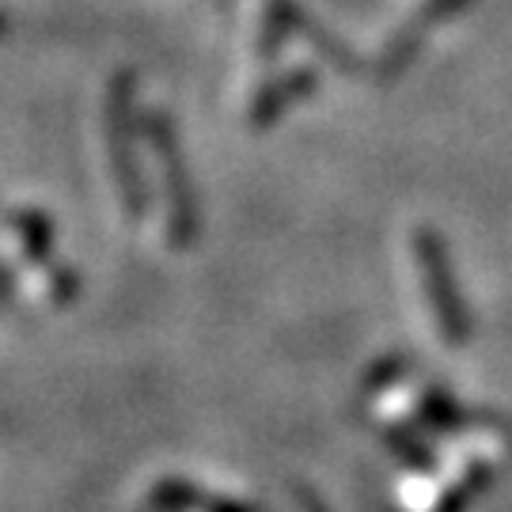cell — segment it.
I'll list each match as a JSON object with an SVG mask.
<instances>
[{
  "mask_svg": "<svg viewBox=\"0 0 512 512\" xmlns=\"http://www.w3.org/2000/svg\"><path fill=\"white\" fill-rule=\"evenodd\" d=\"M418 258L425 285H429V300H433V315H437L440 334H444L448 346H459L467 338V319H463V304H459V293L452 289V277H448L444 247H440V239L433 232H421L418 236Z\"/></svg>",
  "mask_w": 512,
  "mask_h": 512,
  "instance_id": "obj_1",
  "label": "cell"
}]
</instances>
